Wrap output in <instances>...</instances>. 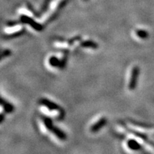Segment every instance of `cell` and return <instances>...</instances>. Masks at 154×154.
I'll return each instance as SVG.
<instances>
[{"instance_id":"obj_1","label":"cell","mask_w":154,"mask_h":154,"mask_svg":"<svg viewBox=\"0 0 154 154\" xmlns=\"http://www.w3.org/2000/svg\"><path fill=\"white\" fill-rule=\"evenodd\" d=\"M40 103H41L42 105L48 108L49 110L59 111V118L63 119V116H64V111H63L62 108L59 106L57 104V103H55L54 102L50 101V100L47 99H42L40 100Z\"/></svg>"},{"instance_id":"obj_2","label":"cell","mask_w":154,"mask_h":154,"mask_svg":"<svg viewBox=\"0 0 154 154\" xmlns=\"http://www.w3.org/2000/svg\"><path fill=\"white\" fill-rule=\"evenodd\" d=\"M20 19L21 22L22 23L29 25L31 27H32L37 32H41L43 30L44 26L41 24H38V22H36L34 19L31 18V17L26 16V15H22Z\"/></svg>"},{"instance_id":"obj_3","label":"cell","mask_w":154,"mask_h":154,"mask_svg":"<svg viewBox=\"0 0 154 154\" xmlns=\"http://www.w3.org/2000/svg\"><path fill=\"white\" fill-rule=\"evenodd\" d=\"M139 72L140 70L138 66H134V68H133L129 84H128V88H129L130 90H134L136 88L138 83V76H139Z\"/></svg>"},{"instance_id":"obj_4","label":"cell","mask_w":154,"mask_h":154,"mask_svg":"<svg viewBox=\"0 0 154 154\" xmlns=\"http://www.w3.org/2000/svg\"><path fill=\"white\" fill-rule=\"evenodd\" d=\"M107 123V119L105 117H102L99 119L97 122H96L93 126L91 127L90 128V131L92 133H96L101 129V128H103V126H105V125Z\"/></svg>"},{"instance_id":"obj_5","label":"cell","mask_w":154,"mask_h":154,"mask_svg":"<svg viewBox=\"0 0 154 154\" xmlns=\"http://www.w3.org/2000/svg\"><path fill=\"white\" fill-rule=\"evenodd\" d=\"M0 106L3 107L4 110L6 113H12L13 111H14V106L11 103H9L8 101H5V99H2V97H0Z\"/></svg>"},{"instance_id":"obj_6","label":"cell","mask_w":154,"mask_h":154,"mask_svg":"<svg viewBox=\"0 0 154 154\" xmlns=\"http://www.w3.org/2000/svg\"><path fill=\"white\" fill-rule=\"evenodd\" d=\"M51 132L53 134H54L55 136H57L58 138H59V139H60L61 140H66V138H67L66 134H65V133L63 132L62 130H61L60 128H58V127L54 126L53 128L51 131Z\"/></svg>"},{"instance_id":"obj_7","label":"cell","mask_w":154,"mask_h":154,"mask_svg":"<svg viewBox=\"0 0 154 154\" xmlns=\"http://www.w3.org/2000/svg\"><path fill=\"white\" fill-rule=\"evenodd\" d=\"M81 47L84 48H89V49H96L99 47L98 44L93 41H83L81 42Z\"/></svg>"},{"instance_id":"obj_8","label":"cell","mask_w":154,"mask_h":154,"mask_svg":"<svg viewBox=\"0 0 154 154\" xmlns=\"http://www.w3.org/2000/svg\"><path fill=\"white\" fill-rule=\"evenodd\" d=\"M42 121H43L44 126H45L46 128H47V130H49V131H51V129L53 128V127L54 126L52 120H51L50 118H49V117L44 116H42Z\"/></svg>"},{"instance_id":"obj_9","label":"cell","mask_w":154,"mask_h":154,"mask_svg":"<svg viewBox=\"0 0 154 154\" xmlns=\"http://www.w3.org/2000/svg\"><path fill=\"white\" fill-rule=\"evenodd\" d=\"M49 63L51 66L55 67V68H57V67L59 68L61 65V61L57 57H56L55 56H52V57L49 58Z\"/></svg>"},{"instance_id":"obj_10","label":"cell","mask_w":154,"mask_h":154,"mask_svg":"<svg viewBox=\"0 0 154 154\" xmlns=\"http://www.w3.org/2000/svg\"><path fill=\"white\" fill-rule=\"evenodd\" d=\"M128 146L132 150H139L140 149V145L138 143L137 141L134 139H130L128 140Z\"/></svg>"},{"instance_id":"obj_11","label":"cell","mask_w":154,"mask_h":154,"mask_svg":"<svg viewBox=\"0 0 154 154\" xmlns=\"http://www.w3.org/2000/svg\"><path fill=\"white\" fill-rule=\"evenodd\" d=\"M136 33L138 37L141 38H145L148 36V33L144 30H137L136 32Z\"/></svg>"},{"instance_id":"obj_12","label":"cell","mask_w":154,"mask_h":154,"mask_svg":"<svg viewBox=\"0 0 154 154\" xmlns=\"http://www.w3.org/2000/svg\"><path fill=\"white\" fill-rule=\"evenodd\" d=\"M81 39H82V37H81L80 36H74V37L70 38V39L68 41V44H69V45H72V44H74L75 42L79 41V40H81Z\"/></svg>"},{"instance_id":"obj_13","label":"cell","mask_w":154,"mask_h":154,"mask_svg":"<svg viewBox=\"0 0 154 154\" xmlns=\"http://www.w3.org/2000/svg\"><path fill=\"white\" fill-rule=\"evenodd\" d=\"M5 113H0V124L3 122L4 120H5Z\"/></svg>"},{"instance_id":"obj_14","label":"cell","mask_w":154,"mask_h":154,"mask_svg":"<svg viewBox=\"0 0 154 154\" xmlns=\"http://www.w3.org/2000/svg\"><path fill=\"white\" fill-rule=\"evenodd\" d=\"M84 1H88V0H84Z\"/></svg>"}]
</instances>
